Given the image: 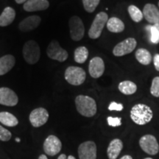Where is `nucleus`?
<instances>
[{
    "mask_svg": "<svg viewBox=\"0 0 159 159\" xmlns=\"http://www.w3.org/2000/svg\"><path fill=\"white\" fill-rule=\"evenodd\" d=\"M15 1L17 4H22V3H25L27 0H15Z\"/></svg>",
    "mask_w": 159,
    "mask_h": 159,
    "instance_id": "obj_35",
    "label": "nucleus"
},
{
    "mask_svg": "<svg viewBox=\"0 0 159 159\" xmlns=\"http://www.w3.org/2000/svg\"><path fill=\"white\" fill-rule=\"evenodd\" d=\"M139 145L142 150L151 156L156 155L159 151V144L155 136L150 134L143 136L139 140Z\"/></svg>",
    "mask_w": 159,
    "mask_h": 159,
    "instance_id": "obj_8",
    "label": "nucleus"
},
{
    "mask_svg": "<svg viewBox=\"0 0 159 159\" xmlns=\"http://www.w3.org/2000/svg\"><path fill=\"white\" fill-rule=\"evenodd\" d=\"M89 57V50L85 47H79L75 50V61L78 63H83Z\"/></svg>",
    "mask_w": 159,
    "mask_h": 159,
    "instance_id": "obj_25",
    "label": "nucleus"
},
{
    "mask_svg": "<svg viewBox=\"0 0 159 159\" xmlns=\"http://www.w3.org/2000/svg\"><path fill=\"white\" fill-rule=\"evenodd\" d=\"M16 17V11L11 7H7L4 9L0 15V27H6L13 23Z\"/></svg>",
    "mask_w": 159,
    "mask_h": 159,
    "instance_id": "obj_20",
    "label": "nucleus"
},
{
    "mask_svg": "<svg viewBox=\"0 0 159 159\" xmlns=\"http://www.w3.org/2000/svg\"><path fill=\"white\" fill-rule=\"evenodd\" d=\"M137 42L134 38H128L116 44L113 49V54L116 57H122L130 54L136 49Z\"/></svg>",
    "mask_w": 159,
    "mask_h": 159,
    "instance_id": "obj_9",
    "label": "nucleus"
},
{
    "mask_svg": "<svg viewBox=\"0 0 159 159\" xmlns=\"http://www.w3.org/2000/svg\"><path fill=\"white\" fill-rule=\"evenodd\" d=\"M158 6H159V2H158Z\"/></svg>",
    "mask_w": 159,
    "mask_h": 159,
    "instance_id": "obj_40",
    "label": "nucleus"
},
{
    "mask_svg": "<svg viewBox=\"0 0 159 159\" xmlns=\"http://www.w3.org/2000/svg\"><path fill=\"white\" fill-rule=\"evenodd\" d=\"M119 90L120 92L125 95L134 94L137 91V85L136 83L130 80H125L119 83L118 85Z\"/></svg>",
    "mask_w": 159,
    "mask_h": 159,
    "instance_id": "obj_23",
    "label": "nucleus"
},
{
    "mask_svg": "<svg viewBox=\"0 0 159 159\" xmlns=\"http://www.w3.org/2000/svg\"><path fill=\"white\" fill-rule=\"evenodd\" d=\"M108 124L111 127H119L122 125V118L120 117H112L108 116L107 118Z\"/></svg>",
    "mask_w": 159,
    "mask_h": 159,
    "instance_id": "obj_31",
    "label": "nucleus"
},
{
    "mask_svg": "<svg viewBox=\"0 0 159 159\" xmlns=\"http://www.w3.org/2000/svg\"><path fill=\"white\" fill-rule=\"evenodd\" d=\"M66 80L72 85H82L86 78L84 69L77 66H69L65 71Z\"/></svg>",
    "mask_w": 159,
    "mask_h": 159,
    "instance_id": "obj_5",
    "label": "nucleus"
},
{
    "mask_svg": "<svg viewBox=\"0 0 159 159\" xmlns=\"http://www.w3.org/2000/svg\"><path fill=\"white\" fill-rule=\"evenodd\" d=\"M150 93L152 96L159 97V77H156L152 80Z\"/></svg>",
    "mask_w": 159,
    "mask_h": 159,
    "instance_id": "obj_29",
    "label": "nucleus"
},
{
    "mask_svg": "<svg viewBox=\"0 0 159 159\" xmlns=\"http://www.w3.org/2000/svg\"><path fill=\"white\" fill-rule=\"evenodd\" d=\"M23 57L28 64H35L41 57V49L36 41L30 40L27 41L22 49Z\"/></svg>",
    "mask_w": 159,
    "mask_h": 159,
    "instance_id": "obj_3",
    "label": "nucleus"
},
{
    "mask_svg": "<svg viewBox=\"0 0 159 159\" xmlns=\"http://www.w3.org/2000/svg\"><path fill=\"white\" fill-rule=\"evenodd\" d=\"M49 6L48 0H27L24 4V10L27 12H35L47 10Z\"/></svg>",
    "mask_w": 159,
    "mask_h": 159,
    "instance_id": "obj_17",
    "label": "nucleus"
},
{
    "mask_svg": "<svg viewBox=\"0 0 159 159\" xmlns=\"http://www.w3.org/2000/svg\"><path fill=\"white\" fill-rule=\"evenodd\" d=\"M123 148V143L120 139H114L109 144L107 154L109 159H116Z\"/></svg>",
    "mask_w": 159,
    "mask_h": 159,
    "instance_id": "obj_18",
    "label": "nucleus"
},
{
    "mask_svg": "<svg viewBox=\"0 0 159 159\" xmlns=\"http://www.w3.org/2000/svg\"><path fill=\"white\" fill-rule=\"evenodd\" d=\"M11 133L8 130L3 128L0 125V141L2 142H7L11 138Z\"/></svg>",
    "mask_w": 159,
    "mask_h": 159,
    "instance_id": "obj_30",
    "label": "nucleus"
},
{
    "mask_svg": "<svg viewBox=\"0 0 159 159\" xmlns=\"http://www.w3.org/2000/svg\"><path fill=\"white\" fill-rule=\"evenodd\" d=\"M107 28L111 33H122L125 30V24L117 17H111L107 21Z\"/></svg>",
    "mask_w": 159,
    "mask_h": 159,
    "instance_id": "obj_21",
    "label": "nucleus"
},
{
    "mask_svg": "<svg viewBox=\"0 0 159 159\" xmlns=\"http://www.w3.org/2000/svg\"><path fill=\"white\" fill-rule=\"evenodd\" d=\"M41 19L39 16H30L25 19L19 25V28L23 33H27L36 29L41 24Z\"/></svg>",
    "mask_w": 159,
    "mask_h": 159,
    "instance_id": "obj_15",
    "label": "nucleus"
},
{
    "mask_svg": "<svg viewBox=\"0 0 159 159\" xmlns=\"http://www.w3.org/2000/svg\"><path fill=\"white\" fill-rule=\"evenodd\" d=\"M89 74L93 78H99L105 71V63L99 57H94L90 61L89 66Z\"/></svg>",
    "mask_w": 159,
    "mask_h": 159,
    "instance_id": "obj_14",
    "label": "nucleus"
},
{
    "mask_svg": "<svg viewBox=\"0 0 159 159\" xmlns=\"http://www.w3.org/2000/svg\"><path fill=\"white\" fill-rule=\"evenodd\" d=\"M69 31L71 39L75 41H79L85 34V27L83 21L77 16H74L69 19Z\"/></svg>",
    "mask_w": 159,
    "mask_h": 159,
    "instance_id": "obj_6",
    "label": "nucleus"
},
{
    "mask_svg": "<svg viewBox=\"0 0 159 159\" xmlns=\"http://www.w3.org/2000/svg\"><path fill=\"white\" fill-rule=\"evenodd\" d=\"M128 13L132 20L135 22H139L141 21L144 17L143 13L139 10L136 6L135 5H130L128 8Z\"/></svg>",
    "mask_w": 159,
    "mask_h": 159,
    "instance_id": "obj_26",
    "label": "nucleus"
},
{
    "mask_svg": "<svg viewBox=\"0 0 159 159\" xmlns=\"http://www.w3.org/2000/svg\"><path fill=\"white\" fill-rule=\"evenodd\" d=\"M49 119L48 111L43 108L34 109L30 114V121L35 128H39L47 123Z\"/></svg>",
    "mask_w": 159,
    "mask_h": 159,
    "instance_id": "obj_11",
    "label": "nucleus"
},
{
    "mask_svg": "<svg viewBox=\"0 0 159 159\" xmlns=\"http://www.w3.org/2000/svg\"><path fill=\"white\" fill-rule=\"evenodd\" d=\"M150 30V41L154 44L159 43V24L148 26Z\"/></svg>",
    "mask_w": 159,
    "mask_h": 159,
    "instance_id": "obj_27",
    "label": "nucleus"
},
{
    "mask_svg": "<svg viewBox=\"0 0 159 159\" xmlns=\"http://www.w3.org/2000/svg\"><path fill=\"white\" fill-rule=\"evenodd\" d=\"M119 159H133L132 157H131L130 156H128V155H126V156H124L123 157H122L121 158Z\"/></svg>",
    "mask_w": 159,
    "mask_h": 159,
    "instance_id": "obj_36",
    "label": "nucleus"
},
{
    "mask_svg": "<svg viewBox=\"0 0 159 159\" xmlns=\"http://www.w3.org/2000/svg\"><path fill=\"white\" fill-rule=\"evenodd\" d=\"M16 142H21V140H20L19 138H16Z\"/></svg>",
    "mask_w": 159,
    "mask_h": 159,
    "instance_id": "obj_38",
    "label": "nucleus"
},
{
    "mask_svg": "<svg viewBox=\"0 0 159 159\" xmlns=\"http://www.w3.org/2000/svg\"><path fill=\"white\" fill-rule=\"evenodd\" d=\"M15 63L16 59L13 55H6L0 57V76L11 71Z\"/></svg>",
    "mask_w": 159,
    "mask_h": 159,
    "instance_id": "obj_19",
    "label": "nucleus"
},
{
    "mask_svg": "<svg viewBox=\"0 0 159 159\" xmlns=\"http://www.w3.org/2000/svg\"><path fill=\"white\" fill-rule=\"evenodd\" d=\"M153 117L152 111L145 104L135 105L130 111V118L134 123L139 125H144L152 120Z\"/></svg>",
    "mask_w": 159,
    "mask_h": 159,
    "instance_id": "obj_1",
    "label": "nucleus"
},
{
    "mask_svg": "<svg viewBox=\"0 0 159 159\" xmlns=\"http://www.w3.org/2000/svg\"><path fill=\"white\" fill-rule=\"evenodd\" d=\"M80 159H97V146L94 142L88 141L81 144L78 148Z\"/></svg>",
    "mask_w": 159,
    "mask_h": 159,
    "instance_id": "obj_12",
    "label": "nucleus"
},
{
    "mask_svg": "<svg viewBox=\"0 0 159 159\" xmlns=\"http://www.w3.org/2000/svg\"><path fill=\"white\" fill-rule=\"evenodd\" d=\"M109 111H121L123 110V105L121 103H117L116 102H112L110 103L108 106Z\"/></svg>",
    "mask_w": 159,
    "mask_h": 159,
    "instance_id": "obj_32",
    "label": "nucleus"
},
{
    "mask_svg": "<svg viewBox=\"0 0 159 159\" xmlns=\"http://www.w3.org/2000/svg\"><path fill=\"white\" fill-rule=\"evenodd\" d=\"M0 122L2 123L5 126L15 127L19 124V120L14 115L11 113L3 111L0 112Z\"/></svg>",
    "mask_w": 159,
    "mask_h": 159,
    "instance_id": "obj_24",
    "label": "nucleus"
},
{
    "mask_svg": "<svg viewBox=\"0 0 159 159\" xmlns=\"http://www.w3.org/2000/svg\"><path fill=\"white\" fill-rule=\"evenodd\" d=\"M57 159H76L73 156H66L65 154H61L60 156Z\"/></svg>",
    "mask_w": 159,
    "mask_h": 159,
    "instance_id": "obj_34",
    "label": "nucleus"
},
{
    "mask_svg": "<svg viewBox=\"0 0 159 159\" xmlns=\"http://www.w3.org/2000/svg\"><path fill=\"white\" fill-rule=\"evenodd\" d=\"M153 62L155 68L158 71H159V54L155 55L154 58H153Z\"/></svg>",
    "mask_w": 159,
    "mask_h": 159,
    "instance_id": "obj_33",
    "label": "nucleus"
},
{
    "mask_svg": "<svg viewBox=\"0 0 159 159\" xmlns=\"http://www.w3.org/2000/svg\"><path fill=\"white\" fill-rule=\"evenodd\" d=\"M19 102L16 94L7 87L0 88V104L6 106H15Z\"/></svg>",
    "mask_w": 159,
    "mask_h": 159,
    "instance_id": "obj_13",
    "label": "nucleus"
},
{
    "mask_svg": "<svg viewBox=\"0 0 159 159\" xmlns=\"http://www.w3.org/2000/svg\"><path fill=\"white\" fill-rule=\"evenodd\" d=\"M47 54L50 59L59 62H64L69 57L68 52L63 49L55 40H53L49 43L47 49Z\"/></svg>",
    "mask_w": 159,
    "mask_h": 159,
    "instance_id": "obj_7",
    "label": "nucleus"
},
{
    "mask_svg": "<svg viewBox=\"0 0 159 159\" xmlns=\"http://www.w3.org/2000/svg\"><path fill=\"white\" fill-rule=\"evenodd\" d=\"M62 148V143L57 136L50 135L46 139L43 143V150L48 156H54L57 155Z\"/></svg>",
    "mask_w": 159,
    "mask_h": 159,
    "instance_id": "obj_10",
    "label": "nucleus"
},
{
    "mask_svg": "<svg viewBox=\"0 0 159 159\" xmlns=\"http://www.w3.org/2000/svg\"><path fill=\"white\" fill-rule=\"evenodd\" d=\"M108 20V16L105 12H100L97 13L94 21L91 24L89 30V36L91 39H97L102 34L103 28Z\"/></svg>",
    "mask_w": 159,
    "mask_h": 159,
    "instance_id": "obj_4",
    "label": "nucleus"
},
{
    "mask_svg": "<svg viewBox=\"0 0 159 159\" xmlns=\"http://www.w3.org/2000/svg\"><path fill=\"white\" fill-rule=\"evenodd\" d=\"M144 159H152V158H144Z\"/></svg>",
    "mask_w": 159,
    "mask_h": 159,
    "instance_id": "obj_39",
    "label": "nucleus"
},
{
    "mask_svg": "<svg viewBox=\"0 0 159 159\" xmlns=\"http://www.w3.org/2000/svg\"><path fill=\"white\" fill-rule=\"evenodd\" d=\"M75 105L80 114L85 117H92L97 114V104L91 97L79 95L75 98Z\"/></svg>",
    "mask_w": 159,
    "mask_h": 159,
    "instance_id": "obj_2",
    "label": "nucleus"
},
{
    "mask_svg": "<svg viewBox=\"0 0 159 159\" xmlns=\"http://www.w3.org/2000/svg\"><path fill=\"white\" fill-rule=\"evenodd\" d=\"M100 0H83V7L88 13H93L98 6Z\"/></svg>",
    "mask_w": 159,
    "mask_h": 159,
    "instance_id": "obj_28",
    "label": "nucleus"
},
{
    "mask_svg": "<svg viewBox=\"0 0 159 159\" xmlns=\"http://www.w3.org/2000/svg\"><path fill=\"white\" fill-rule=\"evenodd\" d=\"M39 159H48L47 158V157L45 156V155H41V156H39Z\"/></svg>",
    "mask_w": 159,
    "mask_h": 159,
    "instance_id": "obj_37",
    "label": "nucleus"
},
{
    "mask_svg": "<svg viewBox=\"0 0 159 159\" xmlns=\"http://www.w3.org/2000/svg\"><path fill=\"white\" fill-rule=\"evenodd\" d=\"M143 16L149 23L159 24V10L153 4H146L143 9Z\"/></svg>",
    "mask_w": 159,
    "mask_h": 159,
    "instance_id": "obj_16",
    "label": "nucleus"
},
{
    "mask_svg": "<svg viewBox=\"0 0 159 159\" xmlns=\"http://www.w3.org/2000/svg\"><path fill=\"white\" fill-rule=\"evenodd\" d=\"M135 56L137 61L142 65H149L152 62V55L146 49H137Z\"/></svg>",
    "mask_w": 159,
    "mask_h": 159,
    "instance_id": "obj_22",
    "label": "nucleus"
}]
</instances>
